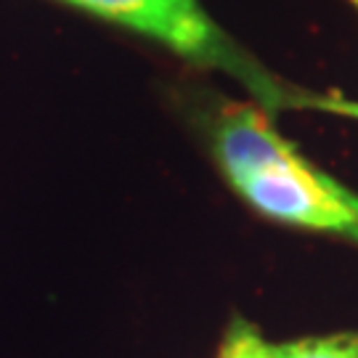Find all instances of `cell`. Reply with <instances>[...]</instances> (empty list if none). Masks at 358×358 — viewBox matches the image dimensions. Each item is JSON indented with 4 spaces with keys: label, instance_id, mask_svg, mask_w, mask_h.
<instances>
[{
    "label": "cell",
    "instance_id": "6da1fadb",
    "mask_svg": "<svg viewBox=\"0 0 358 358\" xmlns=\"http://www.w3.org/2000/svg\"><path fill=\"white\" fill-rule=\"evenodd\" d=\"M64 3L130 27L146 38L159 40L162 45L196 64L229 72L236 80H242L268 106L294 103L292 96L279 88L266 69L250 62L247 53L231 43L229 35L207 16L199 0H64Z\"/></svg>",
    "mask_w": 358,
    "mask_h": 358
},
{
    "label": "cell",
    "instance_id": "7a4b0ae2",
    "mask_svg": "<svg viewBox=\"0 0 358 358\" xmlns=\"http://www.w3.org/2000/svg\"><path fill=\"white\" fill-rule=\"evenodd\" d=\"M229 180L263 215L303 229L343 234L358 242V194L306 162L284 138L263 159Z\"/></svg>",
    "mask_w": 358,
    "mask_h": 358
},
{
    "label": "cell",
    "instance_id": "3957f363",
    "mask_svg": "<svg viewBox=\"0 0 358 358\" xmlns=\"http://www.w3.org/2000/svg\"><path fill=\"white\" fill-rule=\"evenodd\" d=\"M276 358H358V334L306 337L284 345H273Z\"/></svg>",
    "mask_w": 358,
    "mask_h": 358
},
{
    "label": "cell",
    "instance_id": "277c9868",
    "mask_svg": "<svg viewBox=\"0 0 358 358\" xmlns=\"http://www.w3.org/2000/svg\"><path fill=\"white\" fill-rule=\"evenodd\" d=\"M220 358H276V353L250 324H234L220 348Z\"/></svg>",
    "mask_w": 358,
    "mask_h": 358
},
{
    "label": "cell",
    "instance_id": "5b68a950",
    "mask_svg": "<svg viewBox=\"0 0 358 358\" xmlns=\"http://www.w3.org/2000/svg\"><path fill=\"white\" fill-rule=\"evenodd\" d=\"M350 6H356L358 11V0H348ZM297 106H313L319 112H332V115H343V117H353L358 120V101H345V99H321V96H303L297 99Z\"/></svg>",
    "mask_w": 358,
    "mask_h": 358
}]
</instances>
